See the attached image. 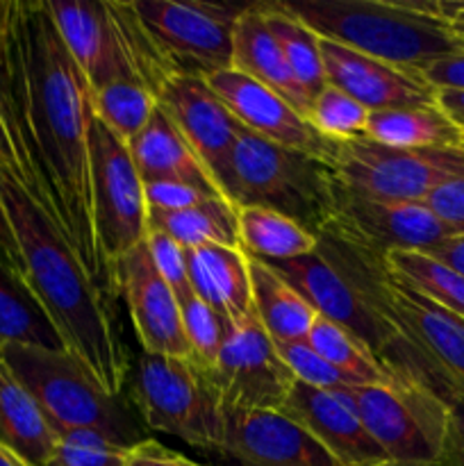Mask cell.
<instances>
[{"mask_svg":"<svg viewBox=\"0 0 464 466\" xmlns=\"http://www.w3.org/2000/svg\"><path fill=\"white\" fill-rule=\"evenodd\" d=\"M268 30L285 53L287 64L294 73L300 89L308 94L309 103L326 86V71L321 57V36L309 30L303 21L287 12L282 3H259Z\"/></svg>","mask_w":464,"mask_h":466,"instance_id":"obj_30","label":"cell"},{"mask_svg":"<svg viewBox=\"0 0 464 466\" xmlns=\"http://www.w3.org/2000/svg\"><path fill=\"white\" fill-rule=\"evenodd\" d=\"M217 187L237 209H273L318 237L335 221L341 182L326 159L271 144L244 127Z\"/></svg>","mask_w":464,"mask_h":466,"instance_id":"obj_4","label":"cell"},{"mask_svg":"<svg viewBox=\"0 0 464 466\" xmlns=\"http://www.w3.org/2000/svg\"><path fill=\"white\" fill-rule=\"evenodd\" d=\"M146 205L148 209H162V212H177L205 203L209 198H221L218 194L200 189V187L185 185V182H153L146 185Z\"/></svg>","mask_w":464,"mask_h":466,"instance_id":"obj_39","label":"cell"},{"mask_svg":"<svg viewBox=\"0 0 464 466\" xmlns=\"http://www.w3.org/2000/svg\"><path fill=\"white\" fill-rule=\"evenodd\" d=\"M282 5L321 39L409 73L464 53V39L449 25L439 0H285Z\"/></svg>","mask_w":464,"mask_h":466,"instance_id":"obj_3","label":"cell"},{"mask_svg":"<svg viewBox=\"0 0 464 466\" xmlns=\"http://www.w3.org/2000/svg\"><path fill=\"white\" fill-rule=\"evenodd\" d=\"M203 371L223 412H280L296 385L255 312L232 323L217 362Z\"/></svg>","mask_w":464,"mask_h":466,"instance_id":"obj_12","label":"cell"},{"mask_svg":"<svg viewBox=\"0 0 464 466\" xmlns=\"http://www.w3.org/2000/svg\"><path fill=\"white\" fill-rule=\"evenodd\" d=\"M187 273L191 291L232 323L253 314L248 255L241 248L214 244L187 248Z\"/></svg>","mask_w":464,"mask_h":466,"instance_id":"obj_23","label":"cell"},{"mask_svg":"<svg viewBox=\"0 0 464 466\" xmlns=\"http://www.w3.org/2000/svg\"><path fill=\"white\" fill-rule=\"evenodd\" d=\"M419 76L435 91H464V53L437 59Z\"/></svg>","mask_w":464,"mask_h":466,"instance_id":"obj_42","label":"cell"},{"mask_svg":"<svg viewBox=\"0 0 464 466\" xmlns=\"http://www.w3.org/2000/svg\"><path fill=\"white\" fill-rule=\"evenodd\" d=\"M426 205L453 228L455 235H464V177L444 182L426 198Z\"/></svg>","mask_w":464,"mask_h":466,"instance_id":"obj_40","label":"cell"},{"mask_svg":"<svg viewBox=\"0 0 464 466\" xmlns=\"http://www.w3.org/2000/svg\"><path fill=\"white\" fill-rule=\"evenodd\" d=\"M0 198L16 239L23 276L64 346L112 396H123L130 364L112 319L109 299L94 285L76 250L0 162Z\"/></svg>","mask_w":464,"mask_h":466,"instance_id":"obj_2","label":"cell"},{"mask_svg":"<svg viewBox=\"0 0 464 466\" xmlns=\"http://www.w3.org/2000/svg\"><path fill=\"white\" fill-rule=\"evenodd\" d=\"M250 287H253V312L273 341H305L317 309L303 294L282 276L277 268L262 259L248 258Z\"/></svg>","mask_w":464,"mask_h":466,"instance_id":"obj_25","label":"cell"},{"mask_svg":"<svg viewBox=\"0 0 464 466\" xmlns=\"http://www.w3.org/2000/svg\"><path fill=\"white\" fill-rule=\"evenodd\" d=\"M0 162L7 164L9 168L14 167V153H12V144H9L7 130H5L3 116H0Z\"/></svg>","mask_w":464,"mask_h":466,"instance_id":"obj_48","label":"cell"},{"mask_svg":"<svg viewBox=\"0 0 464 466\" xmlns=\"http://www.w3.org/2000/svg\"><path fill=\"white\" fill-rule=\"evenodd\" d=\"M89 173L96 239L105 262L116 273V264L146 241L148 205L130 148L96 112L89 123Z\"/></svg>","mask_w":464,"mask_h":466,"instance_id":"obj_11","label":"cell"},{"mask_svg":"<svg viewBox=\"0 0 464 466\" xmlns=\"http://www.w3.org/2000/svg\"><path fill=\"white\" fill-rule=\"evenodd\" d=\"M126 466H203V464L185 458V455L177 453V451L166 449V446L159 444V441L146 440L130 451V458H127Z\"/></svg>","mask_w":464,"mask_h":466,"instance_id":"obj_43","label":"cell"},{"mask_svg":"<svg viewBox=\"0 0 464 466\" xmlns=\"http://www.w3.org/2000/svg\"><path fill=\"white\" fill-rule=\"evenodd\" d=\"M182 314V326H185L187 341L191 349V360L198 367L209 369L217 362L218 353L223 349V341L227 339L232 330V321L226 314L217 312L196 294L185 296L177 300Z\"/></svg>","mask_w":464,"mask_h":466,"instance_id":"obj_34","label":"cell"},{"mask_svg":"<svg viewBox=\"0 0 464 466\" xmlns=\"http://www.w3.org/2000/svg\"><path fill=\"white\" fill-rule=\"evenodd\" d=\"M0 362L36 400L57 437L89 431L127 451L148 440L130 403L109 394L71 350L7 344L0 349Z\"/></svg>","mask_w":464,"mask_h":466,"instance_id":"obj_5","label":"cell"},{"mask_svg":"<svg viewBox=\"0 0 464 466\" xmlns=\"http://www.w3.org/2000/svg\"><path fill=\"white\" fill-rule=\"evenodd\" d=\"M0 116L12 144V173L112 300L116 273L100 253L91 214L94 89L64 46L45 0H14L0 46Z\"/></svg>","mask_w":464,"mask_h":466,"instance_id":"obj_1","label":"cell"},{"mask_svg":"<svg viewBox=\"0 0 464 466\" xmlns=\"http://www.w3.org/2000/svg\"><path fill=\"white\" fill-rule=\"evenodd\" d=\"M157 107V96L136 82H114L94 91V112L109 130L130 144Z\"/></svg>","mask_w":464,"mask_h":466,"instance_id":"obj_33","label":"cell"},{"mask_svg":"<svg viewBox=\"0 0 464 466\" xmlns=\"http://www.w3.org/2000/svg\"><path fill=\"white\" fill-rule=\"evenodd\" d=\"M385 264L439 308L464 319V276L419 250H389Z\"/></svg>","mask_w":464,"mask_h":466,"instance_id":"obj_32","label":"cell"},{"mask_svg":"<svg viewBox=\"0 0 464 466\" xmlns=\"http://www.w3.org/2000/svg\"><path fill=\"white\" fill-rule=\"evenodd\" d=\"M146 246H148L155 268L164 278V282L171 287L176 299L180 300L194 294L189 285V273H187V248H182L176 239H171L164 232L155 230H148V235H146Z\"/></svg>","mask_w":464,"mask_h":466,"instance_id":"obj_38","label":"cell"},{"mask_svg":"<svg viewBox=\"0 0 464 466\" xmlns=\"http://www.w3.org/2000/svg\"><path fill=\"white\" fill-rule=\"evenodd\" d=\"M217 466H344L300 423L273 410L226 412Z\"/></svg>","mask_w":464,"mask_h":466,"instance_id":"obj_15","label":"cell"},{"mask_svg":"<svg viewBox=\"0 0 464 466\" xmlns=\"http://www.w3.org/2000/svg\"><path fill=\"white\" fill-rule=\"evenodd\" d=\"M387 294L409 346L421 362L428 387L446 403L453 396H464V319L419 294L394 271H389Z\"/></svg>","mask_w":464,"mask_h":466,"instance_id":"obj_13","label":"cell"},{"mask_svg":"<svg viewBox=\"0 0 464 466\" xmlns=\"http://www.w3.org/2000/svg\"><path fill=\"white\" fill-rule=\"evenodd\" d=\"M276 349L282 362L287 364V369L294 373L296 382H300V385L321 391H341L359 387L346 373L328 364L317 350L309 349L308 341H276Z\"/></svg>","mask_w":464,"mask_h":466,"instance_id":"obj_36","label":"cell"},{"mask_svg":"<svg viewBox=\"0 0 464 466\" xmlns=\"http://www.w3.org/2000/svg\"><path fill=\"white\" fill-rule=\"evenodd\" d=\"M148 230L164 232L182 248H198L209 244L241 248L239 209L227 203L223 196L177 212L148 209Z\"/></svg>","mask_w":464,"mask_h":466,"instance_id":"obj_28","label":"cell"},{"mask_svg":"<svg viewBox=\"0 0 464 466\" xmlns=\"http://www.w3.org/2000/svg\"><path fill=\"white\" fill-rule=\"evenodd\" d=\"M130 451L112 444L98 432H62L48 466H126Z\"/></svg>","mask_w":464,"mask_h":466,"instance_id":"obj_37","label":"cell"},{"mask_svg":"<svg viewBox=\"0 0 464 466\" xmlns=\"http://www.w3.org/2000/svg\"><path fill=\"white\" fill-rule=\"evenodd\" d=\"M326 232L348 237L380 255L389 250L426 253L455 235L453 228L446 226L426 203H387L364 198L344 189V185L339 187L335 221Z\"/></svg>","mask_w":464,"mask_h":466,"instance_id":"obj_14","label":"cell"},{"mask_svg":"<svg viewBox=\"0 0 464 466\" xmlns=\"http://www.w3.org/2000/svg\"><path fill=\"white\" fill-rule=\"evenodd\" d=\"M359 417L391 466H435L449 432V403L412 378L332 391Z\"/></svg>","mask_w":464,"mask_h":466,"instance_id":"obj_7","label":"cell"},{"mask_svg":"<svg viewBox=\"0 0 464 466\" xmlns=\"http://www.w3.org/2000/svg\"><path fill=\"white\" fill-rule=\"evenodd\" d=\"M207 85L248 132L271 144L314 155L330 164L335 162L339 141L326 139L309 118L291 107L282 96L273 94L235 68L214 73L207 77Z\"/></svg>","mask_w":464,"mask_h":466,"instance_id":"obj_16","label":"cell"},{"mask_svg":"<svg viewBox=\"0 0 464 466\" xmlns=\"http://www.w3.org/2000/svg\"><path fill=\"white\" fill-rule=\"evenodd\" d=\"M326 85L344 91L368 112L435 103L437 91L419 73L403 71L335 41L321 39Z\"/></svg>","mask_w":464,"mask_h":466,"instance_id":"obj_19","label":"cell"},{"mask_svg":"<svg viewBox=\"0 0 464 466\" xmlns=\"http://www.w3.org/2000/svg\"><path fill=\"white\" fill-rule=\"evenodd\" d=\"M439 9L455 35L464 39V0H439Z\"/></svg>","mask_w":464,"mask_h":466,"instance_id":"obj_46","label":"cell"},{"mask_svg":"<svg viewBox=\"0 0 464 466\" xmlns=\"http://www.w3.org/2000/svg\"><path fill=\"white\" fill-rule=\"evenodd\" d=\"M7 344L68 350L32 294L21 264L0 248V349Z\"/></svg>","mask_w":464,"mask_h":466,"instance_id":"obj_26","label":"cell"},{"mask_svg":"<svg viewBox=\"0 0 464 466\" xmlns=\"http://www.w3.org/2000/svg\"><path fill=\"white\" fill-rule=\"evenodd\" d=\"M435 466H464V396L449 400V432Z\"/></svg>","mask_w":464,"mask_h":466,"instance_id":"obj_41","label":"cell"},{"mask_svg":"<svg viewBox=\"0 0 464 466\" xmlns=\"http://www.w3.org/2000/svg\"><path fill=\"white\" fill-rule=\"evenodd\" d=\"M157 105L176 123L180 135L217 182L244 126L232 116L203 77H168L157 91Z\"/></svg>","mask_w":464,"mask_h":466,"instance_id":"obj_18","label":"cell"},{"mask_svg":"<svg viewBox=\"0 0 464 466\" xmlns=\"http://www.w3.org/2000/svg\"><path fill=\"white\" fill-rule=\"evenodd\" d=\"M280 412L317 437L344 466H391L358 414L332 391L296 382Z\"/></svg>","mask_w":464,"mask_h":466,"instance_id":"obj_20","label":"cell"},{"mask_svg":"<svg viewBox=\"0 0 464 466\" xmlns=\"http://www.w3.org/2000/svg\"><path fill=\"white\" fill-rule=\"evenodd\" d=\"M130 396L141 421L212 455L226 432V412L194 360L144 353L135 364Z\"/></svg>","mask_w":464,"mask_h":466,"instance_id":"obj_8","label":"cell"},{"mask_svg":"<svg viewBox=\"0 0 464 466\" xmlns=\"http://www.w3.org/2000/svg\"><path fill=\"white\" fill-rule=\"evenodd\" d=\"M364 137L389 148L408 150H449L462 148L464 144V132L450 121L437 100L414 107L371 112Z\"/></svg>","mask_w":464,"mask_h":466,"instance_id":"obj_27","label":"cell"},{"mask_svg":"<svg viewBox=\"0 0 464 466\" xmlns=\"http://www.w3.org/2000/svg\"><path fill=\"white\" fill-rule=\"evenodd\" d=\"M309 349L317 350L328 364L339 369L341 373L358 382L359 387L364 385H378V382H387L396 378L376 355L371 353L364 341H359L353 332L346 328L337 326V323L328 321V319L317 317L312 330H309L308 339Z\"/></svg>","mask_w":464,"mask_h":466,"instance_id":"obj_31","label":"cell"},{"mask_svg":"<svg viewBox=\"0 0 464 466\" xmlns=\"http://www.w3.org/2000/svg\"><path fill=\"white\" fill-rule=\"evenodd\" d=\"M241 250L262 262H289L312 255L318 237L280 212L267 208L239 209Z\"/></svg>","mask_w":464,"mask_h":466,"instance_id":"obj_29","label":"cell"},{"mask_svg":"<svg viewBox=\"0 0 464 466\" xmlns=\"http://www.w3.org/2000/svg\"><path fill=\"white\" fill-rule=\"evenodd\" d=\"M127 148L144 187L153 182H185L221 196L205 164L159 105Z\"/></svg>","mask_w":464,"mask_h":466,"instance_id":"obj_21","label":"cell"},{"mask_svg":"<svg viewBox=\"0 0 464 466\" xmlns=\"http://www.w3.org/2000/svg\"><path fill=\"white\" fill-rule=\"evenodd\" d=\"M344 189L387 203H426L444 182L464 177V148H389L368 137L339 141L335 162Z\"/></svg>","mask_w":464,"mask_h":466,"instance_id":"obj_10","label":"cell"},{"mask_svg":"<svg viewBox=\"0 0 464 466\" xmlns=\"http://www.w3.org/2000/svg\"><path fill=\"white\" fill-rule=\"evenodd\" d=\"M48 7L64 46L94 91L114 82H136L157 96L173 77L130 0H55Z\"/></svg>","mask_w":464,"mask_h":466,"instance_id":"obj_6","label":"cell"},{"mask_svg":"<svg viewBox=\"0 0 464 466\" xmlns=\"http://www.w3.org/2000/svg\"><path fill=\"white\" fill-rule=\"evenodd\" d=\"M0 248H3L5 253H7V255H12V258L16 259V262L21 264V267H23V262H21V255H18V246H16V239H14L12 226H9L7 212H5L3 198H0Z\"/></svg>","mask_w":464,"mask_h":466,"instance_id":"obj_47","label":"cell"},{"mask_svg":"<svg viewBox=\"0 0 464 466\" xmlns=\"http://www.w3.org/2000/svg\"><path fill=\"white\" fill-rule=\"evenodd\" d=\"M14 0H0V46H3L5 36H7L9 21H12Z\"/></svg>","mask_w":464,"mask_h":466,"instance_id":"obj_49","label":"cell"},{"mask_svg":"<svg viewBox=\"0 0 464 466\" xmlns=\"http://www.w3.org/2000/svg\"><path fill=\"white\" fill-rule=\"evenodd\" d=\"M116 280L144 353L191 360L180 305L155 268L146 241L116 264Z\"/></svg>","mask_w":464,"mask_h":466,"instance_id":"obj_17","label":"cell"},{"mask_svg":"<svg viewBox=\"0 0 464 466\" xmlns=\"http://www.w3.org/2000/svg\"><path fill=\"white\" fill-rule=\"evenodd\" d=\"M232 68L282 96L291 107L308 116L312 103L296 82L280 44L264 21L259 3L248 5L237 21L232 36Z\"/></svg>","mask_w":464,"mask_h":466,"instance_id":"obj_22","label":"cell"},{"mask_svg":"<svg viewBox=\"0 0 464 466\" xmlns=\"http://www.w3.org/2000/svg\"><path fill=\"white\" fill-rule=\"evenodd\" d=\"M173 76L207 80L232 68V36L248 5L203 0H130Z\"/></svg>","mask_w":464,"mask_h":466,"instance_id":"obj_9","label":"cell"},{"mask_svg":"<svg viewBox=\"0 0 464 466\" xmlns=\"http://www.w3.org/2000/svg\"><path fill=\"white\" fill-rule=\"evenodd\" d=\"M426 255H430L437 262L446 264V267H450L453 271L462 273L464 276V235L449 237V239H444L441 244L426 250Z\"/></svg>","mask_w":464,"mask_h":466,"instance_id":"obj_44","label":"cell"},{"mask_svg":"<svg viewBox=\"0 0 464 466\" xmlns=\"http://www.w3.org/2000/svg\"><path fill=\"white\" fill-rule=\"evenodd\" d=\"M437 105L464 132V91H437Z\"/></svg>","mask_w":464,"mask_h":466,"instance_id":"obj_45","label":"cell"},{"mask_svg":"<svg viewBox=\"0 0 464 466\" xmlns=\"http://www.w3.org/2000/svg\"><path fill=\"white\" fill-rule=\"evenodd\" d=\"M0 466H27V464L23 462L21 458H16L12 451H7L3 444H0Z\"/></svg>","mask_w":464,"mask_h":466,"instance_id":"obj_50","label":"cell"},{"mask_svg":"<svg viewBox=\"0 0 464 466\" xmlns=\"http://www.w3.org/2000/svg\"><path fill=\"white\" fill-rule=\"evenodd\" d=\"M368 109L335 86H323L309 105L308 118L326 139L348 141L367 135Z\"/></svg>","mask_w":464,"mask_h":466,"instance_id":"obj_35","label":"cell"},{"mask_svg":"<svg viewBox=\"0 0 464 466\" xmlns=\"http://www.w3.org/2000/svg\"><path fill=\"white\" fill-rule=\"evenodd\" d=\"M57 440L36 400L0 362V444L27 466H48Z\"/></svg>","mask_w":464,"mask_h":466,"instance_id":"obj_24","label":"cell"},{"mask_svg":"<svg viewBox=\"0 0 464 466\" xmlns=\"http://www.w3.org/2000/svg\"><path fill=\"white\" fill-rule=\"evenodd\" d=\"M462 148H464V144H462Z\"/></svg>","mask_w":464,"mask_h":466,"instance_id":"obj_51","label":"cell"}]
</instances>
